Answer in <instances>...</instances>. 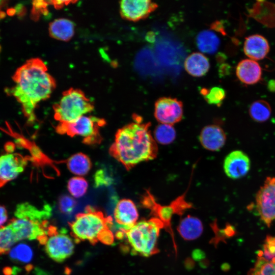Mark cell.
I'll return each mask as SVG.
<instances>
[{
	"label": "cell",
	"instance_id": "f1b7e54d",
	"mask_svg": "<svg viewBox=\"0 0 275 275\" xmlns=\"http://www.w3.org/2000/svg\"><path fill=\"white\" fill-rule=\"evenodd\" d=\"M259 253L267 260L275 257V236H266L263 245V251H260Z\"/></svg>",
	"mask_w": 275,
	"mask_h": 275
},
{
	"label": "cell",
	"instance_id": "e0dca14e",
	"mask_svg": "<svg viewBox=\"0 0 275 275\" xmlns=\"http://www.w3.org/2000/svg\"><path fill=\"white\" fill-rule=\"evenodd\" d=\"M177 229L183 239L185 240H194L202 235L203 226L200 219L188 215L181 219Z\"/></svg>",
	"mask_w": 275,
	"mask_h": 275
},
{
	"label": "cell",
	"instance_id": "6da1fadb",
	"mask_svg": "<svg viewBox=\"0 0 275 275\" xmlns=\"http://www.w3.org/2000/svg\"><path fill=\"white\" fill-rule=\"evenodd\" d=\"M45 63L39 58L28 60L14 73V86L6 90L21 104L28 122L36 119L35 110L41 101L48 98L56 87L54 78Z\"/></svg>",
	"mask_w": 275,
	"mask_h": 275
},
{
	"label": "cell",
	"instance_id": "44dd1931",
	"mask_svg": "<svg viewBox=\"0 0 275 275\" xmlns=\"http://www.w3.org/2000/svg\"><path fill=\"white\" fill-rule=\"evenodd\" d=\"M197 44L201 51L212 54L218 49L220 40L218 36L212 31L204 30L198 34L197 37Z\"/></svg>",
	"mask_w": 275,
	"mask_h": 275
},
{
	"label": "cell",
	"instance_id": "603a6c76",
	"mask_svg": "<svg viewBox=\"0 0 275 275\" xmlns=\"http://www.w3.org/2000/svg\"><path fill=\"white\" fill-rule=\"evenodd\" d=\"M248 275H275V257L267 260L258 253L257 261Z\"/></svg>",
	"mask_w": 275,
	"mask_h": 275
},
{
	"label": "cell",
	"instance_id": "d6986e66",
	"mask_svg": "<svg viewBox=\"0 0 275 275\" xmlns=\"http://www.w3.org/2000/svg\"><path fill=\"white\" fill-rule=\"evenodd\" d=\"M49 32L50 36L54 39L61 41H68L74 34V25L69 19H57L50 24Z\"/></svg>",
	"mask_w": 275,
	"mask_h": 275
},
{
	"label": "cell",
	"instance_id": "7c38bea8",
	"mask_svg": "<svg viewBox=\"0 0 275 275\" xmlns=\"http://www.w3.org/2000/svg\"><path fill=\"white\" fill-rule=\"evenodd\" d=\"M251 167L249 156L243 151L235 150L230 153L224 162V170L226 175L233 179L245 176Z\"/></svg>",
	"mask_w": 275,
	"mask_h": 275
},
{
	"label": "cell",
	"instance_id": "277c9868",
	"mask_svg": "<svg viewBox=\"0 0 275 275\" xmlns=\"http://www.w3.org/2000/svg\"><path fill=\"white\" fill-rule=\"evenodd\" d=\"M163 227V223L156 217L137 222L125 234L132 252L144 257L157 253L158 238Z\"/></svg>",
	"mask_w": 275,
	"mask_h": 275
},
{
	"label": "cell",
	"instance_id": "836d02e7",
	"mask_svg": "<svg viewBox=\"0 0 275 275\" xmlns=\"http://www.w3.org/2000/svg\"><path fill=\"white\" fill-rule=\"evenodd\" d=\"M267 88L270 92H275V80H270L267 84Z\"/></svg>",
	"mask_w": 275,
	"mask_h": 275
},
{
	"label": "cell",
	"instance_id": "e575fe53",
	"mask_svg": "<svg viewBox=\"0 0 275 275\" xmlns=\"http://www.w3.org/2000/svg\"><path fill=\"white\" fill-rule=\"evenodd\" d=\"M2 3H3V2L2 1H0V6H1Z\"/></svg>",
	"mask_w": 275,
	"mask_h": 275
},
{
	"label": "cell",
	"instance_id": "8fae6325",
	"mask_svg": "<svg viewBox=\"0 0 275 275\" xmlns=\"http://www.w3.org/2000/svg\"><path fill=\"white\" fill-rule=\"evenodd\" d=\"M158 7L150 0H125L120 2L121 16L128 20L138 21L148 17Z\"/></svg>",
	"mask_w": 275,
	"mask_h": 275
},
{
	"label": "cell",
	"instance_id": "8992f818",
	"mask_svg": "<svg viewBox=\"0 0 275 275\" xmlns=\"http://www.w3.org/2000/svg\"><path fill=\"white\" fill-rule=\"evenodd\" d=\"M104 124L105 121L102 119L84 115L69 123H59L56 130L60 134L78 136L84 143L92 145L101 141L100 129Z\"/></svg>",
	"mask_w": 275,
	"mask_h": 275
},
{
	"label": "cell",
	"instance_id": "30bf717a",
	"mask_svg": "<svg viewBox=\"0 0 275 275\" xmlns=\"http://www.w3.org/2000/svg\"><path fill=\"white\" fill-rule=\"evenodd\" d=\"M27 163V158L19 153H7L0 156V187L17 178Z\"/></svg>",
	"mask_w": 275,
	"mask_h": 275
},
{
	"label": "cell",
	"instance_id": "f546056e",
	"mask_svg": "<svg viewBox=\"0 0 275 275\" xmlns=\"http://www.w3.org/2000/svg\"><path fill=\"white\" fill-rule=\"evenodd\" d=\"M76 201L71 196H62L59 201V208L61 212L65 214L71 213L74 209Z\"/></svg>",
	"mask_w": 275,
	"mask_h": 275
},
{
	"label": "cell",
	"instance_id": "cb8c5ba5",
	"mask_svg": "<svg viewBox=\"0 0 275 275\" xmlns=\"http://www.w3.org/2000/svg\"><path fill=\"white\" fill-rule=\"evenodd\" d=\"M176 132L173 125L161 124L157 125L154 131V139L157 143L168 145L175 140Z\"/></svg>",
	"mask_w": 275,
	"mask_h": 275
},
{
	"label": "cell",
	"instance_id": "1f68e13d",
	"mask_svg": "<svg viewBox=\"0 0 275 275\" xmlns=\"http://www.w3.org/2000/svg\"><path fill=\"white\" fill-rule=\"evenodd\" d=\"M95 183L97 184H103L108 183V180L106 179V178L104 176V173L102 171L97 172L95 175Z\"/></svg>",
	"mask_w": 275,
	"mask_h": 275
},
{
	"label": "cell",
	"instance_id": "4fadbf2b",
	"mask_svg": "<svg viewBox=\"0 0 275 275\" xmlns=\"http://www.w3.org/2000/svg\"><path fill=\"white\" fill-rule=\"evenodd\" d=\"M114 216L120 230L125 232L133 226L139 218L138 209L131 200L123 199L119 201L114 209Z\"/></svg>",
	"mask_w": 275,
	"mask_h": 275
},
{
	"label": "cell",
	"instance_id": "d6a6232c",
	"mask_svg": "<svg viewBox=\"0 0 275 275\" xmlns=\"http://www.w3.org/2000/svg\"><path fill=\"white\" fill-rule=\"evenodd\" d=\"M3 272L5 275H14V267H5L3 269Z\"/></svg>",
	"mask_w": 275,
	"mask_h": 275
},
{
	"label": "cell",
	"instance_id": "ba28073f",
	"mask_svg": "<svg viewBox=\"0 0 275 275\" xmlns=\"http://www.w3.org/2000/svg\"><path fill=\"white\" fill-rule=\"evenodd\" d=\"M255 199L256 208L261 219L269 227L275 221V177L266 178Z\"/></svg>",
	"mask_w": 275,
	"mask_h": 275
},
{
	"label": "cell",
	"instance_id": "ac0fdd59",
	"mask_svg": "<svg viewBox=\"0 0 275 275\" xmlns=\"http://www.w3.org/2000/svg\"><path fill=\"white\" fill-rule=\"evenodd\" d=\"M184 68L186 72L194 77L205 75L210 68L208 59L200 52H193L185 59Z\"/></svg>",
	"mask_w": 275,
	"mask_h": 275
},
{
	"label": "cell",
	"instance_id": "4316f807",
	"mask_svg": "<svg viewBox=\"0 0 275 275\" xmlns=\"http://www.w3.org/2000/svg\"><path fill=\"white\" fill-rule=\"evenodd\" d=\"M16 242L13 232L8 225L0 228V255L10 252Z\"/></svg>",
	"mask_w": 275,
	"mask_h": 275
},
{
	"label": "cell",
	"instance_id": "9a60e30c",
	"mask_svg": "<svg viewBox=\"0 0 275 275\" xmlns=\"http://www.w3.org/2000/svg\"><path fill=\"white\" fill-rule=\"evenodd\" d=\"M243 52L249 59L261 60L268 54L270 47L267 40L259 34H254L245 38Z\"/></svg>",
	"mask_w": 275,
	"mask_h": 275
},
{
	"label": "cell",
	"instance_id": "7402d4cb",
	"mask_svg": "<svg viewBox=\"0 0 275 275\" xmlns=\"http://www.w3.org/2000/svg\"><path fill=\"white\" fill-rule=\"evenodd\" d=\"M249 113L251 118L257 122H264L268 120L271 114L269 104L264 100L254 101L250 106Z\"/></svg>",
	"mask_w": 275,
	"mask_h": 275
},
{
	"label": "cell",
	"instance_id": "3957f363",
	"mask_svg": "<svg viewBox=\"0 0 275 275\" xmlns=\"http://www.w3.org/2000/svg\"><path fill=\"white\" fill-rule=\"evenodd\" d=\"M113 224L111 217L91 207L76 215L70 224L71 234L75 242L88 241L92 244L99 241L102 234L110 229Z\"/></svg>",
	"mask_w": 275,
	"mask_h": 275
},
{
	"label": "cell",
	"instance_id": "d4e9b609",
	"mask_svg": "<svg viewBox=\"0 0 275 275\" xmlns=\"http://www.w3.org/2000/svg\"><path fill=\"white\" fill-rule=\"evenodd\" d=\"M200 93L207 103L217 106L222 104L226 96L225 90L221 87H213L210 89L202 88Z\"/></svg>",
	"mask_w": 275,
	"mask_h": 275
},
{
	"label": "cell",
	"instance_id": "7a4b0ae2",
	"mask_svg": "<svg viewBox=\"0 0 275 275\" xmlns=\"http://www.w3.org/2000/svg\"><path fill=\"white\" fill-rule=\"evenodd\" d=\"M134 121L117 132L110 148L111 154L127 170L156 158L157 143L150 130V123L135 116Z\"/></svg>",
	"mask_w": 275,
	"mask_h": 275
},
{
	"label": "cell",
	"instance_id": "9c48e42d",
	"mask_svg": "<svg viewBox=\"0 0 275 275\" xmlns=\"http://www.w3.org/2000/svg\"><path fill=\"white\" fill-rule=\"evenodd\" d=\"M183 114L182 102L177 98L162 97L155 103L154 115L161 124L173 125L181 120Z\"/></svg>",
	"mask_w": 275,
	"mask_h": 275
},
{
	"label": "cell",
	"instance_id": "83f0119b",
	"mask_svg": "<svg viewBox=\"0 0 275 275\" xmlns=\"http://www.w3.org/2000/svg\"><path fill=\"white\" fill-rule=\"evenodd\" d=\"M11 258L15 261L22 263L30 262L33 257L31 248L24 243L19 244L10 251Z\"/></svg>",
	"mask_w": 275,
	"mask_h": 275
},
{
	"label": "cell",
	"instance_id": "5b68a950",
	"mask_svg": "<svg viewBox=\"0 0 275 275\" xmlns=\"http://www.w3.org/2000/svg\"><path fill=\"white\" fill-rule=\"evenodd\" d=\"M94 105L80 90L71 88L63 93L53 106L54 118L60 124L72 122L93 111Z\"/></svg>",
	"mask_w": 275,
	"mask_h": 275
},
{
	"label": "cell",
	"instance_id": "2e32d148",
	"mask_svg": "<svg viewBox=\"0 0 275 275\" xmlns=\"http://www.w3.org/2000/svg\"><path fill=\"white\" fill-rule=\"evenodd\" d=\"M236 74L241 82L251 85L260 80L262 71L260 64L256 61L245 59L238 63L236 68Z\"/></svg>",
	"mask_w": 275,
	"mask_h": 275
},
{
	"label": "cell",
	"instance_id": "ffe728a7",
	"mask_svg": "<svg viewBox=\"0 0 275 275\" xmlns=\"http://www.w3.org/2000/svg\"><path fill=\"white\" fill-rule=\"evenodd\" d=\"M91 166L89 157L82 153L72 155L67 161L68 170L76 176L82 177L87 175L90 171Z\"/></svg>",
	"mask_w": 275,
	"mask_h": 275
},
{
	"label": "cell",
	"instance_id": "52a82bcc",
	"mask_svg": "<svg viewBox=\"0 0 275 275\" xmlns=\"http://www.w3.org/2000/svg\"><path fill=\"white\" fill-rule=\"evenodd\" d=\"M44 249L48 256L54 261L61 262L70 257L74 252V243L72 237L64 230L50 225L47 233Z\"/></svg>",
	"mask_w": 275,
	"mask_h": 275
},
{
	"label": "cell",
	"instance_id": "4dcf8cb0",
	"mask_svg": "<svg viewBox=\"0 0 275 275\" xmlns=\"http://www.w3.org/2000/svg\"><path fill=\"white\" fill-rule=\"evenodd\" d=\"M8 215L7 209L2 205H0V228L4 227V225L8 220Z\"/></svg>",
	"mask_w": 275,
	"mask_h": 275
},
{
	"label": "cell",
	"instance_id": "d590c367",
	"mask_svg": "<svg viewBox=\"0 0 275 275\" xmlns=\"http://www.w3.org/2000/svg\"><path fill=\"white\" fill-rule=\"evenodd\" d=\"M1 46H0V52H1Z\"/></svg>",
	"mask_w": 275,
	"mask_h": 275
},
{
	"label": "cell",
	"instance_id": "484cf974",
	"mask_svg": "<svg viewBox=\"0 0 275 275\" xmlns=\"http://www.w3.org/2000/svg\"><path fill=\"white\" fill-rule=\"evenodd\" d=\"M67 188L73 198H80L87 193L88 183L83 177H73L68 182Z\"/></svg>",
	"mask_w": 275,
	"mask_h": 275
},
{
	"label": "cell",
	"instance_id": "5bb4252c",
	"mask_svg": "<svg viewBox=\"0 0 275 275\" xmlns=\"http://www.w3.org/2000/svg\"><path fill=\"white\" fill-rule=\"evenodd\" d=\"M199 140L202 146L206 149L216 151L224 146L226 135L220 126L210 125L202 129L199 135Z\"/></svg>",
	"mask_w": 275,
	"mask_h": 275
}]
</instances>
